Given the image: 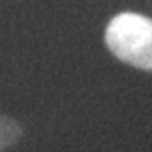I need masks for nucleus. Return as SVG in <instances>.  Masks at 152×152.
Listing matches in <instances>:
<instances>
[{
    "label": "nucleus",
    "instance_id": "nucleus-2",
    "mask_svg": "<svg viewBox=\"0 0 152 152\" xmlns=\"http://www.w3.org/2000/svg\"><path fill=\"white\" fill-rule=\"evenodd\" d=\"M22 137V125L17 120L0 115V152L14 145Z\"/></svg>",
    "mask_w": 152,
    "mask_h": 152
},
{
    "label": "nucleus",
    "instance_id": "nucleus-1",
    "mask_svg": "<svg viewBox=\"0 0 152 152\" xmlns=\"http://www.w3.org/2000/svg\"><path fill=\"white\" fill-rule=\"evenodd\" d=\"M105 44L120 61L152 71V19L134 12L117 14L107 26Z\"/></svg>",
    "mask_w": 152,
    "mask_h": 152
}]
</instances>
